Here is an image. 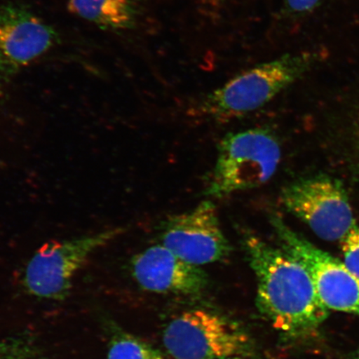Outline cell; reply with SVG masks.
<instances>
[{
    "label": "cell",
    "mask_w": 359,
    "mask_h": 359,
    "mask_svg": "<svg viewBox=\"0 0 359 359\" xmlns=\"http://www.w3.org/2000/svg\"><path fill=\"white\" fill-rule=\"evenodd\" d=\"M354 359H359V353L358 354V356Z\"/></svg>",
    "instance_id": "cell-16"
},
{
    "label": "cell",
    "mask_w": 359,
    "mask_h": 359,
    "mask_svg": "<svg viewBox=\"0 0 359 359\" xmlns=\"http://www.w3.org/2000/svg\"><path fill=\"white\" fill-rule=\"evenodd\" d=\"M163 344L175 359H222L245 355L250 339L239 327L219 314L192 309L170 323Z\"/></svg>",
    "instance_id": "cell-5"
},
{
    "label": "cell",
    "mask_w": 359,
    "mask_h": 359,
    "mask_svg": "<svg viewBox=\"0 0 359 359\" xmlns=\"http://www.w3.org/2000/svg\"><path fill=\"white\" fill-rule=\"evenodd\" d=\"M39 349L32 340L13 337L0 341V359H39Z\"/></svg>",
    "instance_id": "cell-13"
},
{
    "label": "cell",
    "mask_w": 359,
    "mask_h": 359,
    "mask_svg": "<svg viewBox=\"0 0 359 359\" xmlns=\"http://www.w3.org/2000/svg\"><path fill=\"white\" fill-rule=\"evenodd\" d=\"M344 264L359 278V226H354L342 240Z\"/></svg>",
    "instance_id": "cell-14"
},
{
    "label": "cell",
    "mask_w": 359,
    "mask_h": 359,
    "mask_svg": "<svg viewBox=\"0 0 359 359\" xmlns=\"http://www.w3.org/2000/svg\"><path fill=\"white\" fill-rule=\"evenodd\" d=\"M123 232L109 230L65 241L47 242L27 264L22 285L35 298L62 300L69 294L76 273L98 249Z\"/></svg>",
    "instance_id": "cell-4"
},
{
    "label": "cell",
    "mask_w": 359,
    "mask_h": 359,
    "mask_svg": "<svg viewBox=\"0 0 359 359\" xmlns=\"http://www.w3.org/2000/svg\"><path fill=\"white\" fill-rule=\"evenodd\" d=\"M280 158L279 142L266 129L229 134L219 143L205 194L224 197L262 186L275 175Z\"/></svg>",
    "instance_id": "cell-3"
},
{
    "label": "cell",
    "mask_w": 359,
    "mask_h": 359,
    "mask_svg": "<svg viewBox=\"0 0 359 359\" xmlns=\"http://www.w3.org/2000/svg\"><path fill=\"white\" fill-rule=\"evenodd\" d=\"M325 0H284L286 13L291 15H304L321 6Z\"/></svg>",
    "instance_id": "cell-15"
},
{
    "label": "cell",
    "mask_w": 359,
    "mask_h": 359,
    "mask_svg": "<svg viewBox=\"0 0 359 359\" xmlns=\"http://www.w3.org/2000/svg\"><path fill=\"white\" fill-rule=\"evenodd\" d=\"M271 222L281 248L307 269L325 306L359 316V278L344 262L291 230L278 215H272Z\"/></svg>",
    "instance_id": "cell-6"
},
{
    "label": "cell",
    "mask_w": 359,
    "mask_h": 359,
    "mask_svg": "<svg viewBox=\"0 0 359 359\" xmlns=\"http://www.w3.org/2000/svg\"><path fill=\"white\" fill-rule=\"evenodd\" d=\"M281 201L323 240L342 241L356 226L346 192L335 180H302L285 188Z\"/></svg>",
    "instance_id": "cell-7"
},
{
    "label": "cell",
    "mask_w": 359,
    "mask_h": 359,
    "mask_svg": "<svg viewBox=\"0 0 359 359\" xmlns=\"http://www.w3.org/2000/svg\"><path fill=\"white\" fill-rule=\"evenodd\" d=\"M131 269L141 288L154 293L196 295L208 285L205 271L163 245L151 246L137 255L132 260Z\"/></svg>",
    "instance_id": "cell-9"
},
{
    "label": "cell",
    "mask_w": 359,
    "mask_h": 359,
    "mask_svg": "<svg viewBox=\"0 0 359 359\" xmlns=\"http://www.w3.org/2000/svg\"><path fill=\"white\" fill-rule=\"evenodd\" d=\"M107 359H165L158 348L111 324Z\"/></svg>",
    "instance_id": "cell-12"
},
{
    "label": "cell",
    "mask_w": 359,
    "mask_h": 359,
    "mask_svg": "<svg viewBox=\"0 0 359 359\" xmlns=\"http://www.w3.org/2000/svg\"><path fill=\"white\" fill-rule=\"evenodd\" d=\"M243 246L257 281V306L271 325L291 338L312 335L327 309L311 276L297 259L246 232Z\"/></svg>",
    "instance_id": "cell-1"
},
{
    "label": "cell",
    "mask_w": 359,
    "mask_h": 359,
    "mask_svg": "<svg viewBox=\"0 0 359 359\" xmlns=\"http://www.w3.org/2000/svg\"><path fill=\"white\" fill-rule=\"evenodd\" d=\"M50 26L26 8L8 4L0 8V62L16 69L30 64L55 43Z\"/></svg>",
    "instance_id": "cell-10"
},
{
    "label": "cell",
    "mask_w": 359,
    "mask_h": 359,
    "mask_svg": "<svg viewBox=\"0 0 359 359\" xmlns=\"http://www.w3.org/2000/svg\"><path fill=\"white\" fill-rule=\"evenodd\" d=\"M161 238L165 248L196 266L226 259L231 250L210 201L170 218Z\"/></svg>",
    "instance_id": "cell-8"
},
{
    "label": "cell",
    "mask_w": 359,
    "mask_h": 359,
    "mask_svg": "<svg viewBox=\"0 0 359 359\" xmlns=\"http://www.w3.org/2000/svg\"><path fill=\"white\" fill-rule=\"evenodd\" d=\"M316 60L312 53H298L254 66L206 94L197 103L195 114L219 122L249 114L306 74Z\"/></svg>",
    "instance_id": "cell-2"
},
{
    "label": "cell",
    "mask_w": 359,
    "mask_h": 359,
    "mask_svg": "<svg viewBox=\"0 0 359 359\" xmlns=\"http://www.w3.org/2000/svg\"><path fill=\"white\" fill-rule=\"evenodd\" d=\"M71 13L106 29H124L133 20V0H69Z\"/></svg>",
    "instance_id": "cell-11"
}]
</instances>
